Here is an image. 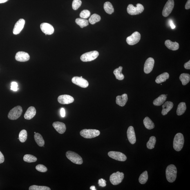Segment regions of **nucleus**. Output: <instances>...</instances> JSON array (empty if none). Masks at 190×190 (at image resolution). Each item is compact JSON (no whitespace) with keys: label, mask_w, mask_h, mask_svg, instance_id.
<instances>
[{"label":"nucleus","mask_w":190,"mask_h":190,"mask_svg":"<svg viewBox=\"0 0 190 190\" xmlns=\"http://www.w3.org/2000/svg\"><path fill=\"white\" fill-rule=\"evenodd\" d=\"M166 176L168 182L172 183L176 180L177 176V168L174 165L168 166L166 169Z\"/></svg>","instance_id":"f257e3e1"},{"label":"nucleus","mask_w":190,"mask_h":190,"mask_svg":"<svg viewBox=\"0 0 190 190\" xmlns=\"http://www.w3.org/2000/svg\"><path fill=\"white\" fill-rule=\"evenodd\" d=\"M184 138L183 135L180 133L176 134L173 141V147L175 151H179L182 149L184 145Z\"/></svg>","instance_id":"f03ea898"},{"label":"nucleus","mask_w":190,"mask_h":190,"mask_svg":"<svg viewBox=\"0 0 190 190\" xmlns=\"http://www.w3.org/2000/svg\"><path fill=\"white\" fill-rule=\"evenodd\" d=\"M100 132L95 129H85L81 130L80 135L81 136L85 138H92L99 136Z\"/></svg>","instance_id":"7ed1b4c3"},{"label":"nucleus","mask_w":190,"mask_h":190,"mask_svg":"<svg viewBox=\"0 0 190 190\" xmlns=\"http://www.w3.org/2000/svg\"><path fill=\"white\" fill-rule=\"evenodd\" d=\"M128 13L131 15H137L142 13L144 11V7L141 4H137L136 6H133V4L128 5L127 8Z\"/></svg>","instance_id":"20e7f679"},{"label":"nucleus","mask_w":190,"mask_h":190,"mask_svg":"<svg viewBox=\"0 0 190 190\" xmlns=\"http://www.w3.org/2000/svg\"><path fill=\"white\" fill-rule=\"evenodd\" d=\"M66 156L69 160L74 163L81 164L83 163L82 158L80 156L75 152L70 151H67Z\"/></svg>","instance_id":"39448f33"},{"label":"nucleus","mask_w":190,"mask_h":190,"mask_svg":"<svg viewBox=\"0 0 190 190\" xmlns=\"http://www.w3.org/2000/svg\"><path fill=\"white\" fill-rule=\"evenodd\" d=\"M23 112L22 108L21 106H18L13 108L9 112L8 117L11 120H16L21 116Z\"/></svg>","instance_id":"423d86ee"},{"label":"nucleus","mask_w":190,"mask_h":190,"mask_svg":"<svg viewBox=\"0 0 190 190\" xmlns=\"http://www.w3.org/2000/svg\"><path fill=\"white\" fill-rule=\"evenodd\" d=\"M99 55L97 51H93L86 52L81 56L80 59L83 62H90L96 59Z\"/></svg>","instance_id":"0eeeda50"},{"label":"nucleus","mask_w":190,"mask_h":190,"mask_svg":"<svg viewBox=\"0 0 190 190\" xmlns=\"http://www.w3.org/2000/svg\"><path fill=\"white\" fill-rule=\"evenodd\" d=\"M124 178V174L122 172L117 171L113 173L110 176V182L113 185H118L122 182Z\"/></svg>","instance_id":"6e6552de"},{"label":"nucleus","mask_w":190,"mask_h":190,"mask_svg":"<svg viewBox=\"0 0 190 190\" xmlns=\"http://www.w3.org/2000/svg\"><path fill=\"white\" fill-rule=\"evenodd\" d=\"M174 6V0H168L165 5L162 11V15L164 17H167L171 14Z\"/></svg>","instance_id":"1a4fd4ad"},{"label":"nucleus","mask_w":190,"mask_h":190,"mask_svg":"<svg viewBox=\"0 0 190 190\" xmlns=\"http://www.w3.org/2000/svg\"><path fill=\"white\" fill-rule=\"evenodd\" d=\"M141 38L140 34L138 32H136L126 38V42L130 45H135L140 41Z\"/></svg>","instance_id":"9d476101"},{"label":"nucleus","mask_w":190,"mask_h":190,"mask_svg":"<svg viewBox=\"0 0 190 190\" xmlns=\"http://www.w3.org/2000/svg\"><path fill=\"white\" fill-rule=\"evenodd\" d=\"M108 155L111 158L119 161H125L127 159L126 155L120 152L111 151L108 152Z\"/></svg>","instance_id":"9b49d317"},{"label":"nucleus","mask_w":190,"mask_h":190,"mask_svg":"<svg viewBox=\"0 0 190 190\" xmlns=\"http://www.w3.org/2000/svg\"><path fill=\"white\" fill-rule=\"evenodd\" d=\"M72 81L73 84L81 87L87 88L89 85L88 81L86 79L83 78L82 77H74L72 79Z\"/></svg>","instance_id":"f8f14e48"},{"label":"nucleus","mask_w":190,"mask_h":190,"mask_svg":"<svg viewBox=\"0 0 190 190\" xmlns=\"http://www.w3.org/2000/svg\"><path fill=\"white\" fill-rule=\"evenodd\" d=\"M155 61L153 58L149 57L146 60L144 65V72L146 74H149L153 70Z\"/></svg>","instance_id":"ddd939ff"},{"label":"nucleus","mask_w":190,"mask_h":190,"mask_svg":"<svg viewBox=\"0 0 190 190\" xmlns=\"http://www.w3.org/2000/svg\"><path fill=\"white\" fill-rule=\"evenodd\" d=\"M42 31L46 35H51L53 34L54 32L53 27L52 25L48 23H43L40 25Z\"/></svg>","instance_id":"4468645a"},{"label":"nucleus","mask_w":190,"mask_h":190,"mask_svg":"<svg viewBox=\"0 0 190 190\" xmlns=\"http://www.w3.org/2000/svg\"><path fill=\"white\" fill-rule=\"evenodd\" d=\"M58 101L62 104H68L73 103L75 101L73 98L70 95H62L58 98Z\"/></svg>","instance_id":"2eb2a0df"},{"label":"nucleus","mask_w":190,"mask_h":190,"mask_svg":"<svg viewBox=\"0 0 190 190\" xmlns=\"http://www.w3.org/2000/svg\"><path fill=\"white\" fill-rule=\"evenodd\" d=\"M25 21L23 19H20L14 25L13 32L14 35H17L20 33L24 26Z\"/></svg>","instance_id":"dca6fc26"},{"label":"nucleus","mask_w":190,"mask_h":190,"mask_svg":"<svg viewBox=\"0 0 190 190\" xmlns=\"http://www.w3.org/2000/svg\"><path fill=\"white\" fill-rule=\"evenodd\" d=\"M30 57L27 52H17L15 56L16 60L19 62H26L29 60Z\"/></svg>","instance_id":"f3484780"},{"label":"nucleus","mask_w":190,"mask_h":190,"mask_svg":"<svg viewBox=\"0 0 190 190\" xmlns=\"http://www.w3.org/2000/svg\"><path fill=\"white\" fill-rule=\"evenodd\" d=\"M127 134L128 141L130 143L132 144H135L136 142V137L135 130L133 126H130L128 127Z\"/></svg>","instance_id":"a211bd4d"},{"label":"nucleus","mask_w":190,"mask_h":190,"mask_svg":"<svg viewBox=\"0 0 190 190\" xmlns=\"http://www.w3.org/2000/svg\"><path fill=\"white\" fill-rule=\"evenodd\" d=\"M52 125L58 133L63 134L65 133L66 130V125L63 123L56 122H54Z\"/></svg>","instance_id":"6ab92c4d"},{"label":"nucleus","mask_w":190,"mask_h":190,"mask_svg":"<svg viewBox=\"0 0 190 190\" xmlns=\"http://www.w3.org/2000/svg\"><path fill=\"white\" fill-rule=\"evenodd\" d=\"M128 100L127 95L126 94H124L122 95L117 96L116 99V103L118 105L123 107L125 105Z\"/></svg>","instance_id":"aec40b11"},{"label":"nucleus","mask_w":190,"mask_h":190,"mask_svg":"<svg viewBox=\"0 0 190 190\" xmlns=\"http://www.w3.org/2000/svg\"><path fill=\"white\" fill-rule=\"evenodd\" d=\"M36 114V110L35 107L31 106L29 108L24 114V118L27 120H30L35 116Z\"/></svg>","instance_id":"412c9836"},{"label":"nucleus","mask_w":190,"mask_h":190,"mask_svg":"<svg viewBox=\"0 0 190 190\" xmlns=\"http://www.w3.org/2000/svg\"><path fill=\"white\" fill-rule=\"evenodd\" d=\"M173 106L174 104L173 102L170 101H166L162 106V115H167L173 108Z\"/></svg>","instance_id":"4be33fe9"},{"label":"nucleus","mask_w":190,"mask_h":190,"mask_svg":"<svg viewBox=\"0 0 190 190\" xmlns=\"http://www.w3.org/2000/svg\"><path fill=\"white\" fill-rule=\"evenodd\" d=\"M165 44L169 49L172 50H176L179 48V45L178 43L175 42H173L170 40H167L165 42Z\"/></svg>","instance_id":"5701e85b"},{"label":"nucleus","mask_w":190,"mask_h":190,"mask_svg":"<svg viewBox=\"0 0 190 190\" xmlns=\"http://www.w3.org/2000/svg\"><path fill=\"white\" fill-rule=\"evenodd\" d=\"M167 97L166 95H161L153 101V104L156 106H160L163 104L166 100Z\"/></svg>","instance_id":"b1692460"},{"label":"nucleus","mask_w":190,"mask_h":190,"mask_svg":"<svg viewBox=\"0 0 190 190\" xmlns=\"http://www.w3.org/2000/svg\"><path fill=\"white\" fill-rule=\"evenodd\" d=\"M169 74L165 72L158 76L156 79L155 81L157 84H160L166 81V80L169 78Z\"/></svg>","instance_id":"393cba45"},{"label":"nucleus","mask_w":190,"mask_h":190,"mask_svg":"<svg viewBox=\"0 0 190 190\" xmlns=\"http://www.w3.org/2000/svg\"><path fill=\"white\" fill-rule=\"evenodd\" d=\"M122 70L123 67L120 66L118 68L116 69L113 71V73L116 78L119 80H122L124 78V75L122 73Z\"/></svg>","instance_id":"a878e982"},{"label":"nucleus","mask_w":190,"mask_h":190,"mask_svg":"<svg viewBox=\"0 0 190 190\" xmlns=\"http://www.w3.org/2000/svg\"><path fill=\"white\" fill-rule=\"evenodd\" d=\"M143 123L145 127L148 130L153 129L155 127L154 124L148 117H146L144 118Z\"/></svg>","instance_id":"bb28decb"},{"label":"nucleus","mask_w":190,"mask_h":190,"mask_svg":"<svg viewBox=\"0 0 190 190\" xmlns=\"http://www.w3.org/2000/svg\"><path fill=\"white\" fill-rule=\"evenodd\" d=\"M186 108V103L184 102L180 103L177 107L176 113L178 115H181L185 113Z\"/></svg>","instance_id":"cd10ccee"},{"label":"nucleus","mask_w":190,"mask_h":190,"mask_svg":"<svg viewBox=\"0 0 190 190\" xmlns=\"http://www.w3.org/2000/svg\"><path fill=\"white\" fill-rule=\"evenodd\" d=\"M34 139L38 145L39 146H43L44 145V141L43 137L39 133H36L34 135Z\"/></svg>","instance_id":"c85d7f7f"},{"label":"nucleus","mask_w":190,"mask_h":190,"mask_svg":"<svg viewBox=\"0 0 190 190\" xmlns=\"http://www.w3.org/2000/svg\"><path fill=\"white\" fill-rule=\"evenodd\" d=\"M180 80L183 85H186L189 82L190 75L189 74L182 73L180 76Z\"/></svg>","instance_id":"c756f323"},{"label":"nucleus","mask_w":190,"mask_h":190,"mask_svg":"<svg viewBox=\"0 0 190 190\" xmlns=\"http://www.w3.org/2000/svg\"><path fill=\"white\" fill-rule=\"evenodd\" d=\"M104 9L105 11L108 14H111L114 12V9L113 5L110 2L107 1L105 3Z\"/></svg>","instance_id":"7c9ffc66"},{"label":"nucleus","mask_w":190,"mask_h":190,"mask_svg":"<svg viewBox=\"0 0 190 190\" xmlns=\"http://www.w3.org/2000/svg\"><path fill=\"white\" fill-rule=\"evenodd\" d=\"M75 22L82 28L88 26L89 24L88 21L87 20L81 18H77L76 19Z\"/></svg>","instance_id":"2f4dec72"},{"label":"nucleus","mask_w":190,"mask_h":190,"mask_svg":"<svg viewBox=\"0 0 190 190\" xmlns=\"http://www.w3.org/2000/svg\"><path fill=\"white\" fill-rule=\"evenodd\" d=\"M101 19L100 16L97 14H94L90 16L89 19V22L92 24H94L100 21Z\"/></svg>","instance_id":"473e14b6"},{"label":"nucleus","mask_w":190,"mask_h":190,"mask_svg":"<svg viewBox=\"0 0 190 190\" xmlns=\"http://www.w3.org/2000/svg\"><path fill=\"white\" fill-rule=\"evenodd\" d=\"M148 175L147 171H146L140 175L139 178V181L141 184H144L147 182Z\"/></svg>","instance_id":"72a5a7b5"},{"label":"nucleus","mask_w":190,"mask_h":190,"mask_svg":"<svg viewBox=\"0 0 190 190\" xmlns=\"http://www.w3.org/2000/svg\"><path fill=\"white\" fill-rule=\"evenodd\" d=\"M156 141V138L155 136L150 137L149 141L146 143V146L148 149H152L154 148Z\"/></svg>","instance_id":"f704fd0d"},{"label":"nucleus","mask_w":190,"mask_h":190,"mask_svg":"<svg viewBox=\"0 0 190 190\" xmlns=\"http://www.w3.org/2000/svg\"><path fill=\"white\" fill-rule=\"evenodd\" d=\"M23 160L27 162L32 163L37 161V158L33 155L26 154L23 157Z\"/></svg>","instance_id":"c9c22d12"},{"label":"nucleus","mask_w":190,"mask_h":190,"mask_svg":"<svg viewBox=\"0 0 190 190\" xmlns=\"http://www.w3.org/2000/svg\"><path fill=\"white\" fill-rule=\"evenodd\" d=\"M27 138V133L26 130H23L20 132L19 135V139L22 143H24Z\"/></svg>","instance_id":"e433bc0d"},{"label":"nucleus","mask_w":190,"mask_h":190,"mask_svg":"<svg viewBox=\"0 0 190 190\" xmlns=\"http://www.w3.org/2000/svg\"><path fill=\"white\" fill-rule=\"evenodd\" d=\"M29 190H50L49 187L46 186L32 185L29 188Z\"/></svg>","instance_id":"4c0bfd02"},{"label":"nucleus","mask_w":190,"mask_h":190,"mask_svg":"<svg viewBox=\"0 0 190 190\" xmlns=\"http://www.w3.org/2000/svg\"><path fill=\"white\" fill-rule=\"evenodd\" d=\"M82 1L81 0H74L72 3V8L74 10H77L81 6Z\"/></svg>","instance_id":"58836bf2"},{"label":"nucleus","mask_w":190,"mask_h":190,"mask_svg":"<svg viewBox=\"0 0 190 190\" xmlns=\"http://www.w3.org/2000/svg\"><path fill=\"white\" fill-rule=\"evenodd\" d=\"M90 13L89 11L87 10H85L82 11L80 14V16L82 19H87L90 17Z\"/></svg>","instance_id":"ea45409f"},{"label":"nucleus","mask_w":190,"mask_h":190,"mask_svg":"<svg viewBox=\"0 0 190 190\" xmlns=\"http://www.w3.org/2000/svg\"><path fill=\"white\" fill-rule=\"evenodd\" d=\"M36 169L41 172L45 173L47 171V168L42 164H38L36 166Z\"/></svg>","instance_id":"a19ab883"},{"label":"nucleus","mask_w":190,"mask_h":190,"mask_svg":"<svg viewBox=\"0 0 190 190\" xmlns=\"http://www.w3.org/2000/svg\"><path fill=\"white\" fill-rule=\"evenodd\" d=\"M17 83L16 82H13L11 86V90L14 91H17L18 90Z\"/></svg>","instance_id":"79ce46f5"},{"label":"nucleus","mask_w":190,"mask_h":190,"mask_svg":"<svg viewBox=\"0 0 190 190\" xmlns=\"http://www.w3.org/2000/svg\"><path fill=\"white\" fill-rule=\"evenodd\" d=\"M106 181L104 179H101L98 181V184L101 187H105L106 186Z\"/></svg>","instance_id":"37998d69"},{"label":"nucleus","mask_w":190,"mask_h":190,"mask_svg":"<svg viewBox=\"0 0 190 190\" xmlns=\"http://www.w3.org/2000/svg\"><path fill=\"white\" fill-rule=\"evenodd\" d=\"M4 161V157L3 153L0 151V164L3 163Z\"/></svg>","instance_id":"c03bdc74"},{"label":"nucleus","mask_w":190,"mask_h":190,"mask_svg":"<svg viewBox=\"0 0 190 190\" xmlns=\"http://www.w3.org/2000/svg\"><path fill=\"white\" fill-rule=\"evenodd\" d=\"M184 67L186 69H190V61L189 60L188 62H186L184 65Z\"/></svg>","instance_id":"a18cd8bd"},{"label":"nucleus","mask_w":190,"mask_h":190,"mask_svg":"<svg viewBox=\"0 0 190 190\" xmlns=\"http://www.w3.org/2000/svg\"><path fill=\"white\" fill-rule=\"evenodd\" d=\"M170 26L172 29H174L175 28V25L174 24L173 21L171 19H170L169 21Z\"/></svg>","instance_id":"49530a36"},{"label":"nucleus","mask_w":190,"mask_h":190,"mask_svg":"<svg viewBox=\"0 0 190 190\" xmlns=\"http://www.w3.org/2000/svg\"><path fill=\"white\" fill-rule=\"evenodd\" d=\"M60 114L61 117H65L66 113H65V111L64 108H61Z\"/></svg>","instance_id":"de8ad7c7"},{"label":"nucleus","mask_w":190,"mask_h":190,"mask_svg":"<svg viewBox=\"0 0 190 190\" xmlns=\"http://www.w3.org/2000/svg\"><path fill=\"white\" fill-rule=\"evenodd\" d=\"M185 9H189L190 8V0H188L187 2L186 3L185 5Z\"/></svg>","instance_id":"09e8293b"},{"label":"nucleus","mask_w":190,"mask_h":190,"mask_svg":"<svg viewBox=\"0 0 190 190\" xmlns=\"http://www.w3.org/2000/svg\"><path fill=\"white\" fill-rule=\"evenodd\" d=\"M9 0H0V4L6 2Z\"/></svg>","instance_id":"8fccbe9b"},{"label":"nucleus","mask_w":190,"mask_h":190,"mask_svg":"<svg viewBox=\"0 0 190 190\" xmlns=\"http://www.w3.org/2000/svg\"><path fill=\"white\" fill-rule=\"evenodd\" d=\"M90 189L91 190H96L95 186H92L90 187Z\"/></svg>","instance_id":"3c124183"},{"label":"nucleus","mask_w":190,"mask_h":190,"mask_svg":"<svg viewBox=\"0 0 190 190\" xmlns=\"http://www.w3.org/2000/svg\"><path fill=\"white\" fill-rule=\"evenodd\" d=\"M36 133V132H34V133L35 134Z\"/></svg>","instance_id":"603ef678"},{"label":"nucleus","mask_w":190,"mask_h":190,"mask_svg":"<svg viewBox=\"0 0 190 190\" xmlns=\"http://www.w3.org/2000/svg\"></svg>","instance_id":"864d4df0"},{"label":"nucleus","mask_w":190,"mask_h":190,"mask_svg":"<svg viewBox=\"0 0 190 190\" xmlns=\"http://www.w3.org/2000/svg\"></svg>","instance_id":"5fc2aeb1"}]
</instances>
